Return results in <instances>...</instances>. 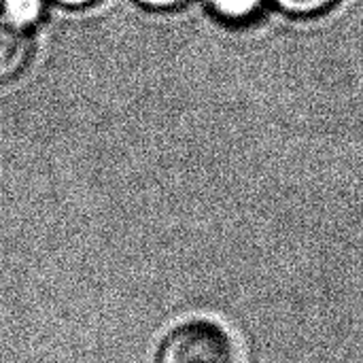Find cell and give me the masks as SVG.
<instances>
[{"label": "cell", "mask_w": 363, "mask_h": 363, "mask_svg": "<svg viewBox=\"0 0 363 363\" xmlns=\"http://www.w3.org/2000/svg\"><path fill=\"white\" fill-rule=\"evenodd\" d=\"M43 11H45L43 0H2V9H0V13L9 21L26 30L38 23V19L43 17Z\"/></svg>", "instance_id": "277c9868"}, {"label": "cell", "mask_w": 363, "mask_h": 363, "mask_svg": "<svg viewBox=\"0 0 363 363\" xmlns=\"http://www.w3.org/2000/svg\"><path fill=\"white\" fill-rule=\"evenodd\" d=\"M264 2L266 0H208V6L228 23H247L262 13Z\"/></svg>", "instance_id": "3957f363"}, {"label": "cell", "mask_w": 363, "mask_h": 363, "mask_svg": "<svg viewBox=\"0 0 363 363\" xmlns=\"http://www.w3.org/2000/svg\"><path fill=\"white\" fill-rule=\"evenodd\" d=\"M281 11L296 17H315L330 11L338 0H272Z\"/></svg>", "instance_id": "5b68a950"}, {"label": "cell", "mask_w": 363, "mask_h": 363, "mask_svg": "<svg viewBox=\"0 0 363 363\" xmlns=\"http://www.w3.org/2000/svg\"><path fill=\"white\" fill-rule=\"evenodd\" d=\"M55 2H60L64 6H72V9H81V6H89L98 0H55Z\"/></svg>", "instance_id": "52a82bcc"}, {"label": "cell", "mask_w": 363, "mask_h": 363, "mask_svg": "<svg viewBox=\"0 0 363 363\" xmlns=\"http://www.w3.org/2000/svg\"><path fill=\"white\" fill-rule=\"evenodd\" d=\"M157 363H234V347L217 323L189 321L164 340Z\"/></svg>", "instance_id": "6da1fadb"}, {"label": "cell", "mask_w": 363, "mask_h": 363, "mask_svg": "<svg viewBox=\"0 0 363 363\" xmlns=\"http://www.w3.org/2000/svg\"><path fill=\"white\" fill-rule=\"evenodd\" d=\"M32 40L26 28L9 21L0 13V85L13 81L30 62Z\"/></svg>", "instance_id": "7a4b0ae2"}, {"label": "cell", "mask_w": 363, "mask_h": 363, "mask_svg": "<svg viewBox=\"0 0 363 363\" xmlns=\"http://www.w3.org/2000/svg\"><path fill=\"white\" fill-rule=\"evenodd\" d=\"M143 6L155 9V11H170V9H179L189 0H138Z\"/></svg>", "instance_id": "8992f818"}]
</instances>
